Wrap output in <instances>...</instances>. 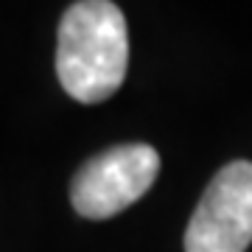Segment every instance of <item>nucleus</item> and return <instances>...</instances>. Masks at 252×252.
Wrapping results in <instances>:
<instances>
[{
  "label": "nucleus",
  "instance_id": "f257e3e1",
  "mask_svg": "<svg viewBox=\"0 0 252 252\" xmlns=\"http://www.w3.org/2000/svg\"><path fill=\"white\" fill-rule=\"evenodd\" d=\"M129 67L126 17L112 0H76L56 36V76L70 98L101 104L121 90Z\"/></svg>",
  "mask_w": 252,
  "mask_h": 252
},
{
  "label": "nucleus",
  "instance_id": "f03ea898",
  "mask_svg": "<svg viewBox=\"0 0 252 252\" xmlns=\"http://www.w3.org/2000/svg\"><path fill=\"white\" fill-rule=\"evenodd\" d=\"M160 154L149 143L112 146L81 165L70 182V205L84 219H112L149 193Z\"/></svg>",
  "mask_w": 252,
  "mask_h": 252
},
{
  "label": "nucleus",
  "instance_id": "7ed1b4c3",
  "mask_svg": "<svg viewBox=\"0 0 252 252\" xmlns=\"http://www.w3.org/2000/svg\"><path fill=\"white\" fill-rule=\"evenodd\" d=\"M185 252H247L252 244V162L233 160L207 182L185 227Z\"/></svg>",
  "mask_w": 252,
  "mask_h": 252
}]
</instances>
